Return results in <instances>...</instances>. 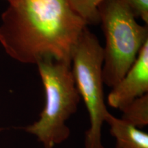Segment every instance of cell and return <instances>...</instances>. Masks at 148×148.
I'll return each instance as SVG.
<instances>
[{
  "instance_id": "obj_4",
  "label": "cell",
  "mask_w": 148,
  "mask_h": 148,
  "mask_svg": "<svg viewBox=\"0 0 148 148\" xmlns=\"http://www.w3.org/2000/svg\"><path fill=\"white\" fill-rule=\"evenodd\" d=\"M103 62V47L97 37L85 27L72 52L71 62L75 86L89 116L84 148H105L101 130L110 112L104 100Z\"/></svg>"
},
{
  "instance_id": "obj_10",
  "label": "cell",
  "mask_w": 148,
  "mask_h": 148,
  "mask_svg": "<svg viewBox=\"0 0 148 148\" xmlns=\"http://www.w3.org/2000/svg\"><path fill=\"white\" fill-rule=\"evenodd\" d=\"M6 1H8V4H12V3L17 2V1H19V0H6Z\"/></svg>"
},
{
  "instance_id": "obj_5",
  "label": "cell",
  "mask_w": 148,
  "mask_h": 148,
  "mask_svg": "<svg viewBox=\"0 0 148 148\" xmlns=\"http://www.w3.org/2000/svg\"><path fill=\"white\" fill-rule=\"evenodd\" d=\"M148 93V41L122 79L108 94V105L121 110L136 98Z\"/></svg>"
},
{
  "instance_id": "obj_7",
  "label": "cell",
  "mask_w": 148,
  "mask_h": 148,
  "mask_svg": "<svg viewBox=\"0 0 148 148\" xmlns=\"http://www.w3.org/2000/svg\"><path fill=\"white\" fill-rule=\"evenodd\" d=\"M121 111V119L129 124L139 129L147 125L148 93L135 99Z\"/></svg>"
},
{
  "instance_id": "obj_8",
  "label": "cell",
  "mask_w": 148,
  "mask_h": 148,
  "mask_svg": "<svg viewBox=\"0 0 148 148\" xmlns=\"http://www.w3.org/2000/svg\"><path fill=\"white\" fill-rule=\"evenodd\" d=\"M71 8L86 25L99 24L98 6L103 0H66Z\"/></svg>"
},
{
  "instance_id": "obj_2",
  "label": "cell",
  "mask_w": 148,
  "mask_h": 148,
  "mask_svg": "<svg viewBox=\"0 0 148 148\" xmlns=\"http://www.w3.org/2000/svg\"><path fill=\"white\" fill-rule=\"evenodd\" d=\"M36 64L45 90V103L38 119L25 130L34 135L43 148H53L70 136L66 121L76 112L81 97L71 63L45 58Z\"/></svg>"
},
{
  "instance_id": "obj_9",
  "label": "cell",
  "mask_w": 148,
  "mask_h": 148,
  "mask_svg": "<svg viewBox=\"0 0 148 148\" xmlns=\"http://www.w3.org/2000/svg\"><path fill=\"white\" fill-rule=\"evenodd\" d=\"M136 18L148 25V0H123Z\"/></svg>"
},
{
  "instance_id": "obj_1",
  "label": "cell",
  "mask_w": 148,
  "mask_h": 148,
  "mask_svg": "<svg viewBox=\"0 0 148 148\" xmlns=\"http://www.w3.org/2000/svg\"><path fill=\"white\" fill-rule=\"evenodd\" d=\"M87 26L66 0H19L1 14L0 44L23 64H36L45 58L71 63Z\"/></svg>"
},
{
  "instance_id": "obj_3",
  "label": "cell",
  "mask_w": 148,
  "mask_h": 148,
  "mask_svg": "<svg viewBox=\"0 0 148 148\" xmlns=\"http://www.w3.org/2000/svg\"><path fill=\"white\" fill-rule=\"evenodd\" d=\"M104 34L103 84L112 88L122 79L148 41V25H141L123 0H103L99 6Z\"/></svg>"
},
{
  "instance_id": "obj_6",
  "label": "cell",
  "mask_w": 148,
  "mask_h": 148,
  "mask_svg": "<svg viewBox=\"0 0 148 148\" xmlns=\"http://www.w3.org/2000/svg\"><path fill=\"white\" fill-rule=\"evenodd\" d=\"M115 138V148H148V134L109 113L106 121Z\"/></svg>"
}]
</instances>
